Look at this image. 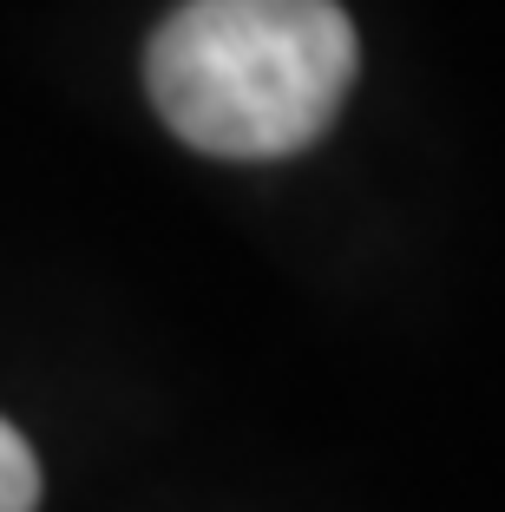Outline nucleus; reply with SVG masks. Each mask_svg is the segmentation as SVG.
<instances>
[{"instance_id": "nucleus-1", "label": "nucleus", "mask_w": 505, "mask_h": 512, "mask_svg": "<svg viewBox=\"0 0 505 512\" xmlns=\"http://www.w3.org/2000/svg\"><path fill=\"white\" fill-rule=\"evenodd\" d=\"M355 20L335 0H184L145 53L151 106L210 158H289L355 86Z\"/></svg>"}, {"instance_id": "nucleus-2", "label": "nucleus", "mask_w": 505, "mask_h": 512, "mask_svg": "<svg viewBox=\"0 0 505 512\" xmlns=\"http://www.w3.org/2000/svg\"><path fill=\"white\" fill-rule=\"evenodd\" d=\"M33 506H40V460L0 421V512H33Z\"/></svg>"}]
</instances>
